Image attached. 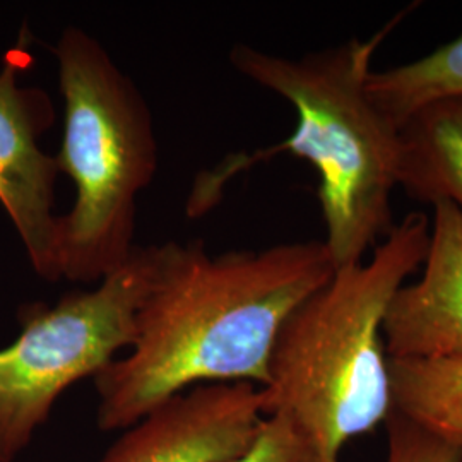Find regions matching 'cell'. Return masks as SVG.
<instances>
[{
    "mask_svg": "<svg viewBox=\"0 0 462 462\" xmlns=\"http://www.w3.org/2000/svg\"><path fill=\"white\" fill-rule=\"evenodd\" d=\"M334 273L322 240L216 257L200 240L163 244L129 355L95 377L99 430L129 429L168 397L196 385L264 387L282 324Z\"/></svg>",
    "mask_w": 462,
    "mask_h": 462,
    "instance_id": "1",
    "label": "cell"
},
{
    "mask_svg": "<svg viewBox=\"0 0 462 462\" xmlns=\"http://www.w3.org/2000/svg\"><path fill=\"white\" fill-rule=\"evenodd\" d=\"M429 216H404L368 261L341 267L282 324L261 387L264 416L286 414L319 462H341L349 440L393 413L383 319L425 259Z\"/></svg>",
    "mask_w": 462,
    "mask_h": 462,
    "instance_id": "2",
    "label": "cell"
},
{
    "mask_svg": "<svg viewBox=\"0 0 462 462\" xmlns=\"http://www.w3.org/2000/svg\"><path fill=\"white\" fill-rule=\"evenodd\" d=\"M394 23L368 40L309 51L298 59L248 45L230 51L231 66L297 110L293 134L255 154L230 156L206 179L213 189L278 152L307 160L319 173V204L326 225L322 240L337 269L364 261L393 230L399 134L370 98L372 59Z\"/></svg>",
    "mask_w": 462,
    "mask_h": 462,
    "instance_id": "3",
    "label": "cell"
},
{
    "mask_svg": "<svg viewBox=\"0 0 462 462\" xmlns=\"http://www.w3.org/2000/svg\"><path fill=\"white\" fill-rule=\"evenodd\" d=\"M64 97L59 171L76 187L60 216V280L97 282L135 250V202L152 182L158 143L148 103L110 53L81 28L55 45Z\"/></svg>",
    "mask_w": 462,
    "mask_h": 462,
    "instance_id": "4",
    "label": "cell"
},
{
    "mask_svg": "<svg viewBox=\"0 0 462 462\" xmlns=\"http://www.w3.org/2000/svg\"><path fill=\"white\" fill-rule=\"evenodd\" d=\"M162 257L163 245L137 247L97 288L19 310L23 330L0 349V462H14L28 448L70 385L95 379L133 346L135 317Z\"/></svg>",
    "mask_w": 462,
    "mask_h": 462,
    "instance_id": "5",
    "label": "cell"
},
{
    "mask_svg": "<svg viewBox=\"0 0 462 462\" xmlns=\"http://www.w3.org/2000/svg\"><path fill=\"white\" fill-rule=\"evenodd\" d=\"M264 418L254 383L196 385L125 429L98 462H231L255 440Z\"/></svg>",
    "mask_w": 462,
    "mask_h": 462,
    "instance_id": "6",
    "label": "cell"
},
{
    "mask_svg": "<svg viewBox=\"0 0 462 462\" xmlns=\"http://www.w3.org/2000/svg\"><path fill=\"white\" fill-rule=\"evenodd\" d=\"M17 62L0 70V202L11 216L34 271L60 280V216L53 213L59 165L45 154L38 137L53 124L49 97L16 83Z\"/></svg>",
    "mask_w": 462,
    "mask_h": 462,
    "instance_id": "7",
    "label": "cell"
},
{
    "mask_svg": "<svg viewBox=\"0 0 462 462\" xmlns=\"http://www.w3.org/2000/svg\"><path fill=\"white\" fill-rule=\"evenodd\" d=\"M431 208L421 278L397 290L383 319L389 358L462 360V211Z\"/></svg>",
    "mask_w": 462,
    "mask_h": 462,
    "instance_id": "8",
    "label": "cell"
},
{
    "mask_svg": "<svg viewBox=\"0 0 462 462\" xmlns=\"http://www.w3.org/2000/svg\"><path fill=\"white\" fill-rule=\"evenodd\" d=\"M397 183L421 204L462 211V98L430 105L401 127Z\"/></svg>",
    "mask_w": 462,
    "mask_h": 462,
    "instance_id": "9",
    "label": "cell"
},
{
    "mask_svg": "<svg viewBox=\"0 0 462 462\" xmlns=\"http://www.w3.org/2000/svg\"><path fill=\"white\" fill-rule=\"evenodd\" d=\"M394 411L462 448V360L389 358Z\"/></svg>",
    "mask_w": 462,
    "mask_h": 462,
    "instance_id": "10",
    "label": "cell"
},
{
    "mask_svg": "<svg viewBox=\"0 0 462 462\" xmlns=\"http://www.w3.org/2000/svg\"><path fill=\"white\" fill-rule=\"evenodd\" d=\"M366 89L399 131L430 105L462 98V34L411 62L372 70Z\"/></svg>",
    "mask_w": 462,
    "mask_h": 462,
    "instance_id": "11",
    "label": "cell"
},
{
    "mask_svg": "<svg viewBox=\"0 0 462 462\" xmlns=\"http://www.w3.org/2000/svg\"><path fill=\"white\" fill-rule=\"evenodd\" d=\"M231 462H319L312 440L286 414L265 416L255 440Z\"/></svg>",
    "mask_w": 462,
    "mask_h": 462,
    "instance_id": "12",
    "label": "cell"
},
{
    "mask_svg": "<svg viewBox=\"0 0 462 462\" xmlns=\"http://www.w3.org/2000/svg\"><path fill=\"white\" fill-rule=\"evenodd\" d=\"M383 462H462V448L450 446L393 410L385 420Z\"/></svg>",
    "mask_w": 462,
    "mask_h": 462,
    "instance_id": "13",
    "label": "cell"
}]
</instances>
